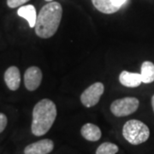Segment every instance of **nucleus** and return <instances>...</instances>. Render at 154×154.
<instances>
[{
	"label": "nucleus",
	"instance_id": "nucleus-1",
	"mask_svg": "<svg viewBox=\"0 0 154 154\" xmlns=\"http://www.w3.org/2000/svg\"><path fill=\"white\" fill-rule=\"evenodd\" d=\"M63 17V7L58 2H49L39 11L35 33L39 38H49L57 31Z\"/></svg>",
	"mask_w": 154,
	"mask_h": 154
},
{
	"label": "nucleus",
	"instance_id": "nucleus-2",
	"mask_svg": "<svg viewBox=\"0 0 154 154\" xmlns=\"http://www.w3.org/2000/svg\"><path fill=\"white\" fill-rule=\"evenodd\" d=\"M57 106L51 99H44L34 105L31 130L35 136H42L51 129L57 117Z\"/></svg>",
	"mask_w": 154,
	"mask_h": 154
},
{
	"label": "nucleus",
	"instance_id": "nucleus-3",
	"mask_svg": "<svg viewBox=\"0 0 154 154\" xmlns=\"http://www.w3.org/2000/svg\"><path fill=\"white\" fill-rule=\"evenodd\" d=\"M122 135L128 142L137 146L146 142L150 136L149 128L140 120L132 119L122 127Z\"/></svg>",
	"mask_w": 154,
	"mask_h": 154
},
{
	"label": "nucleus",
	"instance_id": "nucleus-4",
	"mask_svg": "<svg viewBox=\"0 0 154 154\" xmlns=\"http://www.w3.org/2000/svg\"><path fill=\"white\" fill-rule=\"evenodd\" d=\"M140 101L134 97L116 99L110 105V111L117 117L127 116L134 113L139 108Z\"/></svg>",
	"mask_w": 154,
	"mask_h": 154
},
{
	"label": "nucleus",
	"instance_id": "nucleus-5",
	"mask_svg": "<svg viewBox=\"0 0 154 154\" xmlns=\"http://www.w3.org/2000/svg\"><path fill=\"white\" fill-rule=\"evenodd\" d=\"M105 92V86L101 82H95L83 91L81 95V102L85 107L90 108L96 105Z\"/></svg>",
	"mask_w": 154,
	"mask_h": 154
},
{
	"label": "nucleus",
	"instance_id": "nucleus-6",
	"mask_svg": "<svg viewBox=\"0 0 154 154\" xmlns=\"http://www.w3.org/2000/svg\"><path fill=\"white\" fill-rule=\"evenodd\" d=\"M42 71L36 66L28 68L24 74V84L28 91H35L42 82Z\"/></svg>",
	"mask_w": 154,
	"mask_h": 154
},
{
	"label": "nucleus",
	"instance_id": "nucleus-7",
	"mask_svg": "<svg viewBox=\"0 0 154 154\" xmlns=\"http://www.w3.org/2000/svg\"><path fill=\"white\" fill-rule=\"evenodd\" d=\"M53 148V141L49 139H44L27 146L24 149V154H49Z\"/></svg>",
	"mask_w": 154,
	"mask_h": 154
},
{
	"label": "nucleus",
	"instance_id": "nucleus-8",
	"mask_svg": "<svg viewBox=\"0 0 154 154\" xmlns=\"http://www.w3.org/2000/svg\"><path fill=\"white\" fill-rule=\"evenodd\" d=\"M5 82L8 88L11 91H17L21 84V74L19 69L11 66L5 72Z\"/></svg>",
	"mask_w": 154,
	"mask_h": 154
},
{
	"label": "nucleus",
	"instance_id": "nucleus-9",
	"mask_svg": "<svg viewBox=\"0 0 154 154\" xmlns=\"http://www.w3.org/2000/svg\"><path fill=\"white\" fill-rule=\"evenodd\" d=\"M119 82L122 86L127 88H138L142 83V80L140 73L123 70L119 75Z\"/></svg>",
	"mask_w": 154,
	"mask_h": 154
},
{
	"label": "nucleus",
	"instance_id": "nucleus-10",
	"mask_svg": "<svg viewBox=\"0 0 154 154\" xmlns=\"http://www.w3.org/2000/svg\"><path fill=\"white\" fill-rule=\"evenodd\" d=\"M17 14L19 17L24 18L28 22L30 28H34L37 21V13L35 7L32 5L22 6L18 9Z\"/></svg>",
	"mask_w": 154,
	"mask_h": 154
},
{
	"label": "nucleus",
	"instance_id": "nucleus-11",
	"mask_svg": "<svg viewBox=\"0 0 154 154\" xmlns=\"http://www.w3.org/2000/svg\"><path fill=\"white\" fill-rule=\"evenodd\" d=\"M81 134L84 139L89 141H98L101 138V130L99 127L93 123H86L82 127Z\"/></svg>",
	"mask_w": 154,
	"mask_h": 154
},
{
	"label": "nucleus",
	"instance_id": "nucleus-12",
	"mask_svg": "<svg viewBox=\"0 0 154 154\" xmlns=\"http://www.w3.org/2000/svg\"><path fill=\"white\" fill-rule=\"evenodd\" d=\"M140 75L142 83L149 84L154 82V63L150 61H145L141 64Z\"/></svg>",
	"mask_w": 154,
	"mask_h": 154
},
{
	"label": "nucleus",
	"instance_id": "nucleus-13",
	"mask_svg": "<svg viewBox=\"0 0 154 154\" xmlns=\"http://www.w3.org/2000/svg\"><path fill=\"white\" fill-rule=\"evenodd\" d=\"M94 6L104 14H113L119 11L113 4V0H92Z\"/></svg>",
	"mask_w": 154,
	"mask_h": 154
},
{
	"label": "nucleus",
	"instance_id": "nucleus-14",
	"mask_svg": "<svg viewBox=\"0 0 154 154\" xmlns=\"http://www.w3.org/2000/svg\"><path fill=\"white\" fill-rule=\"evenodd\" d=\"M118 146L111 142H104L96 150V154H116L118 152Z\"/></svg>",
	"mask_w": 154,
	"mask_h": 154
},
{
	"label": "nucleus",
	"instance_id": "nucleus-15",
	"mask_svg": "<svg viewBox=\"0 0 154 154\" xmlns=\"http://www.w3.org/2000/svg\"><path fill=\"white\" fill-rule=\"evenodd\" d=\"M28 1L29 0H7V5L11 9H14V8H17V7L23 5Z\"/></svg>",
	"mask_w": 154,
	"mask_h": 154
},
{
	"label": "nucleus",
	"instance_id": "nucleus-16",
	"mask_svg": "<svg viewBox=\"0 0 154 154\" xmlns=\"http://www.w3.org/2000/svg\"><path fill=\"white\" fill-rule=\"evenodd\" d=\"M7 123H8V119L6 115L0 112V134L5 129Z\"/></svg>",
	"mask_w": 154,
	"mask_h": 154
},
{
	"label": "nucleus",
	"instance_id": "nucleus-17",
	"mask_svg": "<svg viewBox=\"0 0 154 154\" xmlns=\"http://www.w3.org/2000/svg\"><path fill=\"white\" fill-rule=\"evenodd\" d=\"M126 1L127 0H113V4H114V5L116 7H117L120 10L122 6L126 3Z\"/></svg>",
	"mask_w": 154,
	"mask_h": 154
},
{
	"label": "nucleus",
	"instance_id": "nucleus-18",
	"mask_svg": "<svg viewBox=\"0 0 154 154\" xmlns=\"http://www.w3.org/2000/svg\"><path fill=\"white\" fill-rule=\"evenodd\" d=\"M152 110H153L154 112V94L152 95Z\"/></svg>",
	"mask_w": 154,
	"mask_h": 154
},
{
	"label": "nucleus",
	"instance_id": "nucleus-19",
	"mask_svg": "<svg viewBox=\"0 0 154 154\" xmlns=\"http://www.w3.org/2000/svg\"><path fill=\"white\" fill-rule=\"evenodd\" d=\"M45 1H46V2H48V3H49V2H52V1H53V0H45Z\"/></svg>",
	"mask_w": 154,
	"mask_h": 154
}]
</instances>
